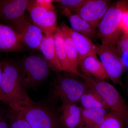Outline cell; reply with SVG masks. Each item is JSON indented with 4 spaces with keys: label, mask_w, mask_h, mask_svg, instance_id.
<instances>
[{
    "label": "cell",
    "mask_w": 128,
    "mask_h": 128,
    "mask_svg": "<svg viewBox=\"0 0 128 128\" xmlns=\"http://www.w3.org/2000/svg\"><path fill=\"white\" fill-rule=\"evenodd\" d=\"M0 89L2 102L11 109L26 105L32 100L28 96L21 81L18 64L12 60L1 62Z\"/></svg>",
    "instance_id": "1"
},
{
    "label": "cell",
    "mask_w": 128,
    "mask_h": 128,
    "mask_svg": "<svg viewBox=\"0 0 128 128\" xmlns=\"http://www.w3.org/2000/svg\"><path fill=\"white\" fill-rule=\"evenodd\" d=\"M126 1L116 2L109 7L102 19L98 24V36L102 44L114 49L119 39L120 32V22L122 14L128 9Z\"/></svg>",
    "instance_id": "2"
},
{
    "label": "cell",
    "mask_w": 128,
    "mask_h": 128,
    "mask_svg": "<svg viewBox=\"0 0 128 128\" xmlns=\"http://www.w3.org/2000/svg\"><path fill=\"white\" fill-rule=\"evenodd\" d=\"M83 74L82 79L101 96L109 109L119 115L124 125L128 117V106L119 92L105 80L94 78L89 74Z\"/></svg>",
    "instance_id": "3"
},
{
    "label": "cell",
    "mask_w": 128,
    "mask_h": 128,
    "mask_svg": "<svg viewBox=\"0 0 128 128\" xmlns=\"http://www.w3.org/2000/svg\"><path fill=\"white\" fill-rule=\"evenodd\" d=\"M12 109L18 112L32 128H64L52 110L32 100Z\"/></svg>",
    "instance_id": "4"
},
{
    "label": "cell",
    "mask_w": 128,
    "mask_h": 128,
    "mask_svg": "<svg viewBox=\"0 0 128 128\" xmlns=\"http://www.w3.org/2000/svg\"><path fill=\"white\" fill-rule=\"evenodd\" d=\"M22 83L24 87L34 86L48 77L50 68L43 56H28L18 64Z\"/></svg>",
    "instance_id": "5"
},
{
    "label": "cell",
    "mask_w": 128,
    "mask_h": 128,
    "mask_svg": "<svg viewBox=\"0 0 128 128\" xmlns=\"http://www.w3.org/2000/svg\"><path fill=\"white\" fill-rule=\"evenodd\" d=\"M59 75L54 87V96L60 98L63 103L76 104L82 96L90 88L87 82L67 73Z\"/></svg>",
    "instance_id": "6"
},
{
    "label": "cell",
    "mask_w": 128,
    "mask_h": 128,
    "mask_svg": "<svg viewBox=\"0 0 128 128\" xmlns=\"http://www.w3.org/2000/svg\"><path fill=\"white\" fill-rule=\"evenodd\" d=\"M8 25L19 34L24 45L32 49L39 50L40 46L45 35L26 15Z\"/></svg>",
    "instance_id": "7"
},
{
    "label": "cell",
    "mask_w": 128,
    "mask_h": 128,
    "mask_svg": "<svg viewBox=\"0 0 128 128\" xmlns=\"http://www.w3.org/2000/svg\"><path fill=\"white\" fill-rule=\"evenodd\" d=\"M27 10L30 21L40 28L44 35L52 33L57 29V17L54 7H44L32 0Z\"/></svg>",
    "instance_id": "8"
},
{
    "label": "cell",
    "mask_w": 128,
    "mask_h": 128,
    "mask_svg": "<svg viewBox=\"0 0 128 128\" xmlns=\"http://www.w3.org/2000/svg\"><path fill=\"white\" fill-rule=\"evenodd\" d=\"M96 50L108 78L115 84L121 85L124 68L115 50L101 44L96 45Z\"/></svg>",
    "instance_id": "9"
},
{
    "label": "cell",
    "mask_w": 128,
    "mask_h": 128,
    "mask_svg": "<svg viewBox=\"0 0 128 128\" xmlns=\"http://www.w3.org/2000/svg\"><path fill=\"white\" fill-rule=\"evenodd\" d=\"M108 1L87 0L75 12L78 15L96 28L109 8Z\"/></svg>",
    "instance_id": "10"
},
{
    "label": "cell",
    "mask_w": 128,
    "mask_h": 128,
    "mask_svg": "<svg viewBox=\"0 0 128 128\" xmlns=\"http://www.w3.org/2000/svg\"><path fill=\"white\" fill-rule=\"evenodd\" d=\"M30 0H0V21L8 25L25 16Z\"/></svg>",
    "instance_id": "11"
},
{
    "label": "cell",
    "mask_w": 128,
    "mask_h": 128,
    "mask_svg": "<svg viewBox=\"0 0 128 128\" xmlns=\"http://www.w3.org/2000/svg\"><path fill=\"white\" fill-rule=\"evenodd\" d=\"M24 46L19 34L12 27L0 22V51L18 52Z\"/></svg>",
    "instance_id": "12"
},
{
    "label": "cell",
    "mask_w": 128,
    "mask_h": 128,
    "mask_svg": "<svg viewBox=\"0 0 128 128\" xmlns=\"http://www.w3.org/2000/svg\"><path fill=\"white\" fill-rule=\"evenodd\" d=\"M59 118L60 123L64 128H79L84 124L82 115V108L75 104L63 103Z\"/></svg>",
    "instance_id": "13"
},
{
    "label": "cell",
    "mask_w": 128,
    "mask_h": 128,
    "mask_svg": "<svg viewBox=\"0 0 128 128\" xmlns=\"http://www.w3.org/2000/svg\"><path fill=\"white\" fill-rule=\"evenodd\" d=\"M54 33L45 35L40 46L39 50L49 65L50 68L59 72L63 71L56 50Z\"/></svg>",
    "instance_id": "14"
},
{
    "label": "cell",
    "mask_w": 128,
    "mask_h": 128,
    "mask_svg": "<svg viewBox=\"0 0 128 128\" xmlns=\"http://www.w3.org/2000/svg\"><path fill=\"white\" fill-rule=\"evenodd\" d=\"M66 26L77 49L80 65L86 57L90 55H97L96 45L92 43L90 39L75 32L66 25Z\"/></svg>",
    "instance_id": "15"
},
{
    "label": "cell",
    "mask_w": 128,
    "mask_h": 128,
    "mask_svg": "<svg viewBox=\"0 0 128 128\" xmlns=\"http://www.w3.org/2000/svg\"><path fill=\"white\" fill-rule=\"evenodd\" d=\"M63 14L68 18L71 28L74 31L90 39L96 36L95 28L80 16L73 14L66 8H63Z\"/></svg>",
    "instance_id": "16"
},
{
    "label": "cell",
    "mask_w": 128,
    "mask_h": 128,
    "mask_svg": "<svg viewBox=\"0 0 128 128\" xmlns=\"http://www.w3.org/2000/svg\"><path fill=\"white\" fill-rule=\"evenodd\" d=\"M60 28L64 35L66 55L72 68L76 75L79 76L82 78L83 74L80 73L78 70L80 64L79 56L74 41L66 29V24H62Z\"/></svg>",
    "instance_id": "17"
},
{
    "label": "cell",
    "mask_w": 128,
    "mask_h": 128,
    "mask_svg": "<svg viewBox=\"0 0 128 128\" xmlns=\"http://www.w3.org/2000/svg\"><path fill=\"white\" fill-rule=\"evenodd\" d=\"M56 50L63 71L75 75L70 64L65 47L64 35L60 27L54 33Z\"/></svg>",
    "instance_id": "18"
},
{
    "label": "cell",
    "mask_w": 128,
    "mask_h": 128,
    "mask_svg": "<svg viewBox=\"0 0 128 128\" xmlns=\"http://www.w3.org/2000/svg\"><path fill=\"white\" fill-rule=\"evenodd\" d=\"M90 55L85 58L80 66L85 74L92 75L97 79L105 80L108 78L103 65L97 57Z\"/></svg>",
    "instance_id": "19"
},
{
    "label": "cell",
    "mask_w": 128,
    "mask_h": 128,
    "mask_svg": "<svg viewBox=\"0 0 128 128\" xmlns=\"http://www.w3.org/2000/svg\"><path fill=\"white\" fill-rule=\"evenodd\" d=\"M108 110L103 108H82V120L86 126L97 128L104 120Z\"/></svg>",
    "instance_id": "20"
},
{
    "label": "cell",
    "mask_w": 128,
    "mask_h": 128,
    "mask_svg": "<svg viewBox=\"0 0 128 128\" xmlns=\"http://www.w3.org/2000/svg\"><path fill=\"white\" fill-rule=\"evenodd\" d=\"M80 102L83 108H100L106 110L109 109L101 96L90 88L82 96Z\"/></svg>",
    "instance_id": "21"
},
{
    "label": "cell",
    "mask_w": 128,
    "mask_h": 128,
    "mask_svg": "<svg viewBox=\"0 0 128 128\" xmlns=\"http://www.w3.org/2000/svg\"><path fill=\"white\" fill-rule=\"evenodd\" d=\"M124 124L115 112L110 110L102 123L97 128H124Z\"/></svg>",
    "instance_id": "22"
},
{
    "label": "cell",
    "mask_w": 128,
    "mask_h": 128,
    "mask_svg": "<svg viewBox=\"0 0 128 128\" xmlns=\"http://www.w3.org/2000/svg\"><path fill=\"white\" fill-rule=\"evenodd\" d=\"M117 51L122 56L121 61L124 68L128 67V34H124L117 42Z\"/></svg>",
    "instance_id": "23"
},
{
    "label": "cell",
    "mask_w": 128,
    "mask_h": 128,
    "mask_svg": "<svg viewBox=\"0 0 128 128\" xmlns=\"http://www.w3.org/2000/svg\"><path fill=\"white\" fill-rule=\"evenodd\" d=\"M11 109L10 128H32L18 112Z\"/></svg>",
    "instance_id": "24"
},
{
    "label": "cell",
    "mask_w": 128,
    "mask_h": 128,
    "mask_svg": "<svg viewBox=\"0 0 128 128\" xmlns=\"http://www.w3.org/2000/svg\"><path fill=\"white\" fill-rule=\"evenodd\" d=\"M87 0H56L63 7L67 8L70 11L75 12L86 2Z\"/></svg>",
    "instance_id": "25"
},
{
    "label": "cell",
    "mask_w": 128,
    "mask_h": 128,
    "mask_svg": "<svg viewBox=\"0 0 128 128\" xmlns=\"http://www.w3.org/2000/svg\"><path fill=\"white\" fill-rule=\"evenodd\" d=\"M11 112L0 107V128H10Z\"/></svg>",
    "instance_id": "26"
},
{
    "label": "cell",
    "mask_w": 128,
    "mask_h": 128,
    "mask_svg": "<svg viewBox=\"0 0 128 128\" xmlns=\"http://www.w3.org/2000/svg\"><path fill=\"white\" fill-rule=\"evenodd\" d=\"M120 28L124 34H128V9L122 14L120 22Z\"/></svg>",
    "instance_id": "27"
},
{
    "label": "cell",
    "mask_w": 128,
    "mask_h": 128,
    "mask_svg": "<svg viewBox=\"0 0 128 128\" xmlns=\"http://www.w3.org/2000/svg\"><path fill=\"white\" fill-rule=\"evenodd\" d=\"M34 1L35 3L44 7L48 8L54 7L52 3L54 1L52 0H36Z\"/></svg>",
    "instance_id": "28"
},
{
    "label": "cell",
    "mask_w": 128,
    "mask_h": 128,
    "mask_svg": "<svg viewBox=\"0 0 128 128\" xmlns=\"http://www.w3.org/2000/svg\"><path fill=\"white\" fill-rule=\"evenodd\" d=\"M1 62H0V85L1 80ZM0 96L2 98V93L1 90L0 86Z\"/></svg>",
    "instance_id": "29"
},
{
    "label": "cell",
    "mask_w": 128,
    "mask_h": 128,
    "mask_svg": "<svg viewBox=\"0 0 128 128\" xmlns=\"http://www.w3.org/2000/svg\"><path fill=\"white\" fill-rule=\"evenodd\" d=\"M124 125H126V126H127V127H128V119H127V121H126V123Z\"/></svg>",
    "instance_id": "30"
},
{
    "label": "cell",
    "mask_w": 128,
    "mask_h": 128,
    "mask_svg": "<svg viewBox=\"0 0 128 128\" xmlns=\"http://www.w3.org/2000/svg\"><path fill=\"white\" fill-rule=\"evenodd\" d=\"M89 128V127H87V126H86V127H83V126H82V127H80V128Z\"/></svg>",
    "instance_id": "31"
},
{
    "label": "cell",
    "mask_w": 128,
    "mask_h": 128,
    "mask_svg": "<svg viewBox=\"0 0 128 128\" xmlns=\"http://www.w3.org/2000/svg\"><path fill=\"white\" fill-rule=\"evenodd\" d=\"M1 101H2V98L0 96V102Z\"/></svg>",
    "instance_id": "32"
}]
</instances>
